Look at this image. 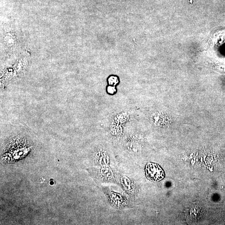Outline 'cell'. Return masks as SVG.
Here are the masks:
<instances>
[{"mask_svg": "<svg viewBox=\"0 0 225 225\" xmlns=\"http://www.w3.org/2000/svg\"><path fill=\"white\" fill-rule=\"evenodd\" d=\"M146 175L147 178L153 182L159 181L163 179L164 173L163 170L157 164L149 163L146 168Z\"/></svg>", "mask_w": 225, "mask_h": 225, "instance_id": "1", "label": "cell"}, {"mask_svg": "<svg viewBox=\"0 0 225 225\" xmlns=\"http://www.w3.org/2000/svg\"><path fill=\"white\" fill-rule=\"evenodd\" d=\"M109 83L111 85H115L117 83H118V79L116 77L112 76L109 78Z\"/></svg>", "mask_w": 225, "mask_h": 225, "instance_id": "2", "label": "cell"}]
</instances>
